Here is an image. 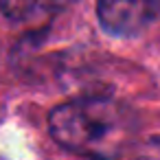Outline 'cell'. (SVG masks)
<instances>
[{"mask_svg":"<svg viewBox=\"0 0 160 160\" xmlns=\"http://www.w3.org/2000/svg\"><path fill=\"white\" fill-rule=\"evenodd\" d=\"M136 160H160V134L145 140V145H142Z\"/></svg>","mask_w":160,"mask_h":160,"instance_id":"cell-4","label":"cell"},{"mask_svg":"<svg viewBox=\"0 0 160 160\" xmlns=\"http://www.w3.org/2000/svg\"><path fill=\"white\" fill-rule=\"evenodd\" d=\"M72 0H0V13L13 22H31L57 13Z\"/></svg>","mask_w":160,"mask_h":160,"instance_id":"cell-3","label":"cell"},{"mask_svg":"<svg viewBox=\"0 0 160 160\" xmlns=\"http://www.w3.org/2000/svg\"><path fill=\"white\" fill-rule=\"evenodd\" d=\"M97 16L108 33L132 38L160 18V0H97Z\"/></svg>","mask_w":160,"mask_h":160,"instance_id":"cell-2","label":"cell"},{"mask_svg":"<svg viewBox=\"0 0 160 160\" xmlns=\"http://www.w3.org/2000/svg\"><path fill=\"white\" fill-rule=\"evenodd\" d=\"M83 160H101V158H83Z\"/></svg>","mask_w":160,"mask_h":160,"instance_id":"cell-5","label":"cell"},{"mask_svg":"<svg viewBox=\"0 0 160 160\" xmlns=\"http://www.w3.org/2000/svg\"><path fill=\"white\" fill-rule=\"evenodd\" d=\"M51 136L81 158L110 160L134 138L132 112L108 97H88L57 105L48 116Z\"/></svg>","mask_w":160,"mask_h":160,"instance_id":"cell-1","label":"cell"}]
</instances>
